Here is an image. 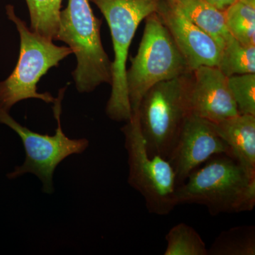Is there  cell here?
<instances>
[{
	"label": "cell",
	"mask_w": 255,
	"mask_h": 255,
	"mask_svg": "<svg viewBox=\"0 0 255 255\" xmlns=\"http://www.w3.org/2000/svg\"><path fill=\"white\" fill-rule=\"evenodd\" d=\"M167 1H173V0H167Z\"/></svg>",
	"instance_id": "44dd1931"
},
{
	"label": "cell",
	"mask_w": 255,
	"mask_h": 255,
	"mask_svg": "<svg viewBox=\"0 0 255 255\" xmlns=\"http://www.w3.org/2000/svg\"><path fill=\"white\" fill-rule=\"evenodd\" d=\"M228 83L239 114L255 116V73L228 77Z\"/></svg>",
	"instance_id": "d6986e66"
},
{
	"label": "cell",
	"mask_w": 255,
	"mask_h": 255,
	"mask_svg": "<svg viewBox=\"0 0 255 255\" xmlns=\"http://www.w3.org/2000/svg\"><path fill=\"white\" fill-rule=\"evenodd\" d=\"M212 124L229 147L231 157L255 175V116L238 114Z\"/></svg>",
	"instance_id": "7c38bea8"
},
{
	"label": "cell",
	"mask_w": 255,
	"mask_h": 255,
	"mask_svg": "<svg viewBox=\"0 0 255 255\" xmlns=\"http://www.w3.org/2000/svg\"><path fill=\"white\" fill-rule=\"evenodd\" d=\"M122 131L128 154V182L143 197L150 214H170L177 206V185L175 173L168 159L148 153L136 113L132 114Z\"/></svg>",
	"instance_id": "52a82bcc"
},
{
	"label": "cell",
	"mask_w": 255,
	"mask_h": 255,
	"mask_svg": "<svg viewBox=\"0 0 255 255\" xmlns=\"http://www.w3.org/2000/svg\"><path fill=\"white\" fill-rule=\"evenodd\" d=\"M209 255H255L254 226H240L220 233L209 249Z\"/></svg>",
	"instance_id": "9a60e30c"
},
{
	"label": "cell",
	"mask_w": 255,
	"mask_h": 255,
	"mask_svg": "<svg viewBox=\"0 0 255 255\" xmlns=\"http://www.w3.org/2000/svg\"><path fill=\"white\" fill-rule=\"evenodd\" d=\"M217 155L231 157L226 142L219 136L211 122L189 114L168 158L175 173L177 185L185 182L201 164Z\"/></svg>",
	"instance_id": "9c48e42d"
},
{
	"label": "cell",
	"mask_w": 255,
	"mask_h": 255,
	"mask_svg": "<svg viewBox=\"0 0 255 255\" xmlns=\"http://www.w3.org/2000/svg\"><path fill=\"white\" fill-rule=\"evenodd\" d=\"M224 14L231 36L244 46H255V0H236Z\"/></svg>",
	"instance_id": "5bb4252c"
},
{
	"label": "cell",
	"mask_w": 255,
	"mask_h": 255,
	"mask_svg": "<svg viewBox=\"0 0 255 255\" xmlns=\"http://www.w3.org/2000/svg\"><path fill=\"white\" fill-rule=\"evenodd\" d=\"M127 85L132 113L156 84L190 73L187 62L157 12L145 18L143 35L136 55L130 58Z\"/></svg>",
	"instance_id": "277c9868"
},
{
	"label": "cell",
	"mask_w": 255,
	"mask_h": 255,
	"mask_svg": "<svg viewBox=\"0 0 255 255\" xmlns=\"http://www.w3.org/2000/svg\"><path fill=\"white\" fill-rule=\"evenodd\" d=\"M165 239L167 247L164 255H209L200 235L186 223L173 226L166 235Z\"/></svg>",
	"instance_id": "ac0fdd59"
},
{
	"label": "cell",
	"mask_w": 255,
	"mask_h": 255,
	"mask_svg": "<svg viewBox=\"0 0 255 255\" xmlns=\"http://www.w3.org/2000/svg\"><path fill=\"white\" fill-rule=\"evenodd\" d=\"M6 11L9 19L16 25L21 41L16 68L9 78L0 82V109L9 112L17 102L28 99L53 104L55 98L48 92L38 93L37 84L50 68L58 66L73 51L29 29L15 14L12 5H7Z\"/></svg>",
	"instance_id": "3957f363"
},
{
	"label": "cell",
	"mask_w": 255,
	"mask_h": 255,
	"mask_svg": "<svg viewBox=\"0 0 255 255\" xmlns=\"http://www.w3.org/2000/svg\"><path fill=\"white\" fill-rule=\"evenodd\" d=\"M169 2L191 23L212 37L223 49L231 36L226 26L224 11L216 9L204 0H173Z\"/></svg>",
	"instance_id": "4fadbf2b"
},
{
	"label": "cell",
	"mask_w": 255,
	"mask_h": 255,
	"mask_svg": "<svg viewBox=\"0 0 255 255\" xmlns=\"http://www.w3.org/2000/svg\"><path fill=\"white\" fill-rule=\"evenodd\" d=\"M187 97L190 114L212 123L240 114L228 77L218 67L201 66L190 72Z\"/></svg>",
	"instance_id": "30bf717a"
},
{
	"label": "cell",
	"mask_w": 255,
	"mask_h": 255,
	"mask_svg": "<svg viewBox=\"0 0 255 255\" xmlns=\"http://www.w3.org/2000/svg\"><path fill=\"white\" fill-rule=\"evenodd\" d=\"M100 26L89 0H68L60 11L56 40L68 44L76 55L73 77L80 93L112 82V61L102 46Z\"/></svg>",
	"instance_id": "7a4b0ae2"
},
{
	"label": "cell",
	"mask_w": 255,
	"mask_h": 255,
	"mask_svg": "<svg viewBox=\"0 0 255 255\" xmlns=\"http://www.w3.org/2000/svg\"><path fill=\"white\" fill-rule=\"evenodd\" d=\"M204 1L212 5L216 9L224 11L228 6L233 4L236 0H204Z\"/></svg>",
	"instance_id": "ffe728a7"
},
{
	"label": "cell",
	"mask_w": 255,
	"mask_h": 255,
	"mask_svg": "<svg viewBox=\"0 0 255 255\" xmlns=\"http://www.w3.org/2000/svg\"><path fill=\"white\" fill-rule=\"evenodd\" d=\"M198 167L176 188L179 204L205 206L212 216L254 209L255 175L227 155H217Z\"/></svg>",
	"instance_id": "6da1fadb"
},
{
	"label": "cell",
	"mask_w": 255,
	"mask_h": 255,
	"mask_svg": "<svg viewBox=\"0 0 255 255\" xmlns=\"http://www.w3.org/2000/svg\"><path fill=\"white\" fill-rule=\"evenodd\" d=\"M65 89H61L53 102V110L57 128L54 135H42L32 131L10 117L6 111L0 109V123L5 124L17 133L26 152V158L21 165L15 167L8 174L9 179H16L26 174L36 176L41 181L42 190L46 194L54 191L53 174L55 169L65 158L74 154H81L89 147L86 138L71 139L62 130L60 116Z\"/></svg>",
	"instance_id": "ba28073f"
},
{
	"label": "cell",
	"mask_w": 255,
	"mask_h": 255,
	"mask_svg": "<svg viewBox=\"0 0 255 255\" xmlns=\"http://www.w3.org/2000/svg\"><path fill=\"white\" fill-rule=\"evenodd\" d=\"M31 30L51 41L56 40L63 0H26Z\"/></svg>",
	"instance_id": "e0dca14e"
},
{
	"label": "cell",
	"mask_w": 255,
	"mask_h": 255,
	"mask_svg": "<svg viewBox=\"0 0 255 255\" xmlns=\"http://www.w3.org/2000/svg\"><path fill=\"white\" fill-rule=\"evenodd\" d=\"M156 12L169 30L191 72L201 66L219 67L223 49L212 37L191 23L167 0H159Z\"/></svg>",
	"instance_id": "8fae6325"
},
{
	"label": "cell",
	"mask_w": 255,
	"mask_h": 255,
	"mask_svg": "<svg viewBox=\"0 0 255 255\" xmlns=\"http://www.w3.org/2000/svg\"><path fill=\"white\" fill-rule=\"evenodd\" d=\"M189 73L156 84L142 97L135 113L150 155L168 159L173 150L190 114L187 97Z\"/></svg>",
	"instance_id": "8992f818"
},
{
	"label": "cell",
	"mask_w": 255,
	"mask_h": 255,
	"mask_svg": "<svg viewBox=\"0 0 255 255\" xmlns=\"http://www.w3.org/2000/svg\"><path fill=\"white\" fill-rule=\"evenodd\" d=\"M218 68L228 78L255 73V46H244L231 35L225 43Z\"/></svg>",
	"instance_id": "2e32d148"
},
{
	"label": "cell",
	"mask_w": 255,
	"mask_h": 255,
	"mask_svg": "<svg viewBox=\"0 0 255 255\" xmlns=\"http://www.w3.org/2000/svg\"><path fill=\"white\" fill-rule=\"evenodd\" d=\"M105 16L114 52L112 62V92L107 103V116L116 122H128L132 113L127 85L129 48L140 23L157 11L159 0H91Z\"/></svg>",
	"instance_id": "5b68a950"
}]
</instances>
